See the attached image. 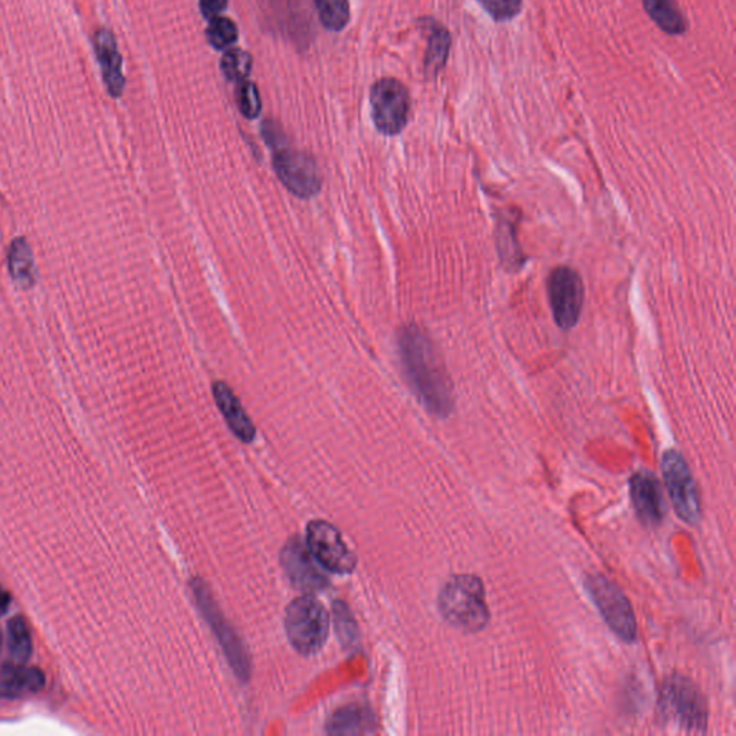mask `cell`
<instances>
[{"mask_svg": "<svg viewBox=\"0 0 736 736\" xmlns=\"http://www.w3.org/2000/svg\"><path fill=\"white\" fill-rule=\"evenodd\" d=\"M399 352L406 377L425 409L448 418L453 409V387L447 368L423 329L409 324L400 329Z\"/></svg>", "mask_w": 736, "mask_h": 736, "instance_id": "1", "label": "cell"}, {"mask_svg": "<svg viewBox=\"0 0 736 736\" xmlns=\"http://www.w3.org/2000/svg\"><path fill=\"white\" fill-rule=\"evenodd\" d=\"M438 604L443 619L462 632H481L491 619L485 585L478 575H453L440 590Z\"/></svg>", "mask_w": 736, "mask_h": 736, "instance_id": "2", "label": "cell"}, {"mask_svg": "<svg viewBox=\"0 0 736 736\" xmlns=\"http://www.w3.org/2000/svg\"><path fill=\"white\" fill-rule=\"evenodd\" d=\"M285 631L295 651L304 656L316 655L328 638L326 607L309 595L294 600L285 613Z\"/></svg>", "mask_w": 736, "mask_h": 736, "instance_id": "3", "label": "cell"}, {"mask_svg": "<svg viewBox=\"0 0 736 736\" xmlns=\"http://www.w3.org/2000/svg\"><path fill=\"white\" fill-rule=\"evenodd\" d=\"M585 590L612 632L623 642L636 641V617H634L631 602L619 585L602 574H592L585 577Z\"/></svg>", "mask_w": 736, "mask_h": 736, "instance_id": "4", "label": "cell"}, {"mask_svg": "<svg viewBox=\"0 0 736 736\" xmlns=\"http://www.w3.org/2000/svg\"><path fill=\"white\" fill-rule=\"evenodd\" d=\"M662 712L667 720L691 733H705L708 709L701 691L686 677H671L662 692Z\"/></svg>", "mask_w": 736, "mask_h": 736, "instance_id": "5", "label": "cell"}, {"mask_svg": "<svg viewBox=\"0 0 736 736\" xmlns=\"http://www.w3.org/2000/svg\"><path fill=\"white\" fill-rule=\"evenodd\" d=\"M370 103L376 129L385 135L403 132L409 123L410 92L403 82L381 79L371 86Z\"/></svg>", "mask_w": 736, "mask_h": 736, "instance_id": "6", "label": "cell"}, {"mask_svg": "<svg viewBox=\"0 0 736 736\" xmlns=\"http://www.w3.org/2000/svg\"><path fill=\"white\" fill-rule=\"evenodd\" d=\"M662 472L677 515L686 524H696L701 520L699 492L685 458L676 450H667L663 454Z\"/></svg>", "mask_w": 736, "mask_h": 736, "instance_id": "7", "label": "cell"}, {"mask_svg": "<svg viewBox=\"0 0 736 736\" xmlns=\"http://www.w3.org/2000/svg\"><path fill=\"white\" fill-rule=\"evenodd\" d=\"M273 164L276 176L293 195L313 198L321 191V174L316 160L309 154L283 144L274 149Z\"/></svg>", "mask_w": 736, "mask_h": 736, "instance_id": "8", "label": "cell"}, {"mask_svg": "<svg viewBox=\"0 0 736 736\" xmlns=\"http://www.w3.org/2000/svg\"><path fill=\"white\" fill-rule=\"evenodd\" d=\"M305 545L314 560L334 574H350L356 570L355 552L348 549L341 532L327 521L309 522Z\"/></svg>", "mask_w": 736, "mask_h": 736, "instance_id": "9", "label": "cell"}, {"mask_svg": "<svg viewBox=\"0 0 736 736\" xmlns=\"http://www.w3.org/2000/svg\"><path fill=\"white\" fill-rule=\"evenodd\" d=\"M546 290L556 326L563 329L577 326L584 304V285L580 275L569 266H559L550 274Z\"/></svg>", "mask_w": 736, "mask_h": 736, "instance_id": "10", "label": "cell"}, {"mask_svg": "<svg viewBox=\"0 0 736 736\" xmlns=\"http://www.w3.org/2000/svg\"><path fill=\"white\" fill-rule=\"evenodd\" d=\"M193 593L197 600L198 605L203 610V614L207 622L212 624V627L215 628L216 636L219 638L222 646L226 653L227 661H229L231 666L234 667V671L241 681L249 679V657L246 656L244 644L237 637L234 628L227 624L224 616H222L219 609L216 607V603L212 600V594L207 585L201 580H196L193 583Z\"/></svg>", "mask_w": 736, "mask_h": 736, "instance_id": "11", "label": "cell"}, {"mask_svg": "<svg viewBox=\"0 0 736 736\" xmlns=\"http://www.w3.org/2000/svg\"><path fill=\"white\" fill-rule=\"evenodd\" d=\"M280 564L290 583L304 592L314 593L327 587L328 581L314 563V556L307 545L295 536L285 544L280 552Z\"/></svg>", "mask_w": 736, "mask_h": 736, "instance_id": "12", "label": "cell"}, {"mask_svg": "<svg viewBox=\"0 0 736 736\" xmlns=\"http://www.w3.org/2000/svg\"><path fill=\"white\" fill-rule=\"evenodd\" d=\"M92 43H94V53L101 75H103L105 90L113 99H120L125 89V76L117 38L109 28H100L94 33Z\"/></svg>", "mask_w": 736, "mask_h": 736, "instance_id": "13", "label": "cell"}, {"mask_svg": "<svg viewBox=\"0 0 736 736\" xmlns=\"http://www.w3.org/2000/svg\"><path fill=\"white\" fill-rule=\"evenodd\" d=\"M634 511L643 524L658 525L665 518L666 502L661 483L648 472L634 473L631 479Z\"/></svg>", "mask_w": 736, "mask_h": 736, "instance_id": "14", "label": "cell"}, {"mask_svg": "<svg viewBox=\"0 0 736 736\" xmlns=\"http://www.w3.org/2000/svg\"><path fill=\"white\" fill-rule=\"evenodd\" d=\"M213 397L221 413L224 415L227 426L237 439L244 443L254 442L256 438L255 425L237 399L231 387L224 381H216L212 387Z\"/></svg>", "mask_w": 736, "mask_h": 736, "instance_id": "15", "label": "cell"}, {"mask_svg": "<svg viewBox=\"0 0 736 736\" xmlns=\"http://www.w3.org/2000/svg\"><path fill=\"white\" fill-rule=\"evenodd\" d=\"M43 686L45 675L38 667H25L14 662L0 667V697L4 699L38 694Z\"/></svg>", "mask_w": 736, "mask_h": 736, "instance_id": "16", "label": "cell"}, {"mask_svg": "<svg viewBox=\"0 0 736 736\" xmlns=\"http://www.w3.org/2000/svg\"><path fill=\"white\" fill-rule=\"evenodd\" d=\"M9 274L13 283L21 289H31L37 284V269L33 263L31 246L25 237H17L12 241L8 251Z\"/></svg>", "mask_w": 736, "mask_h": 736, "instance_id": "17", "label": "cell"}, {"mask_svg": "<svg viewBox=\"0 0 736 736\" xmlns=\"http://www.w3.org/2000/svg\"><path fill=\"white\" fill-rule=\"evenodd\" d=\"M644 11L663 32L684 35L687 22L675 0H643Z\"/></svg>", "mask_w": 736, "mask_h": 736, "instance_id": "18", "label": "cell"}, {"mask_svg": "<svg viewBox=\"0 0 736 736\" xmlns=\"http://www.w3.org/2000/svg\"><path fill=\"white\" fill-rule=\"evenodd\" d=\"M452 38L447 28L439 22L429 23L428 50L425 55V71L429 76H436L447 65Z\"/></svg>", "mask_w": 736, "mask_h": 736, "instance_id": "19", "label": "cell"}, {"mask_svg": "<svg viewBox=\"0 0 736 736\" xmlns=\"http://www.w3.org/2000/svg\"><path fill=\"white\" fill-rule=\"evenodd\" d=\"M370 712L361 706H347L337 711L328 720L327 730L331 735H360L371 733Z\"/></svg>", "mask_w": 736, "mask_h": 736, "instance_id": "20", "label": "cell"}, {"mask_svg": "<svg viewBox=\"0 0 736 736\" xmlns=\"http://www.w3.org/2000/svg\"><path fill=\"white\" fill-rule=\"evenodd\" d=\"M8 651L14 663L25 665L32 655V638L28 624L21 616L8 623Z\"/></svg>", "mask_w": 736, "mask_h": 736, "instance_id": "21", "label": "cell"}, {"mask_svg": "<svg viewBox=\"0 0 736 736\" xmlns=\"http://www.w3.org/2000/svg\"><path fill=\"white\" fill-rule=\"evenodd\" d=\"M319 21L333 32H340L348 25L351 18L348 0H314Z\"/></svg>", "mask_w": 736, "mask_h": 736, "instance_id": "22", "label": "cell"}, {"mask_svg": "<svg viewBox=\"0 0 736 736\" xmlns=\"http://www.w3.org/2000/svg\"><path fill=\"white\" fill-rule=\"evenodd\" d=\"M252 65H254V60H252L251 53L239 50V48L226 51L221 60L222 74L231 82L248 80Z\"/></svg>", "mask_w": 736, "mask_h": 736, "instance_id": "23", "label": "cell"}, {"mask_svg": "<svg viewBox=\"0 0 736 736\" xmlns=\"http://www.w3.org/2000/svg\"><path fill=\"white\" fill-rule=\"evenodd\" d=\"M206 38L215 50L222 51L236 43L239 31H237V27L232 19L217 17L212 19L209 27H207Z\"/></svg>", "mask_w": 736, "mask_h": 736, "instance_id": "24", "label": "cell"}, {"mask_svg": "<svg viewBox=\"0 0 736 736\" xmlns=\"http://www.w3.org/2000/svg\"><path fill=\"white\" fill-rule=\"evenodd\" d=\"M235 99L237 109L244 117L249 120L259 117L260 111H263V101H260L259 91L254 82L248 80L237 82Z\"/></svg>", "mask_w": 736, "mask_h": 736, "instance_id": "25", "label": "cell"}, {"mask_svg": "<svg viewBox=\"0 0 736 736\" xmlns=\"http://www.w3.org/2000/svg\"><path fill=\"white\" fill-rule=\"evenodd\" d=\"M498 22L510 21L522 9V0H478Z\"/></svg>", "mask_w": 736, "mask_h": 736, "instance_id": "26", "label": "cell"}, {"mask_svg": "<svg viewBox=\"0 0 736 736\" xmlns=\"http://www.w3.org/2000/svg\"><path fill=\"white\" fill-rule=\"evenodd\" d=\"M334 614H336L338 636L341 637L343 643L347 644V646H355L357 628L350 612H348V609L343 603H336L334 605Z\"/></svg>", "mask_w": 736, "mask_h": 736, "instance_id": "27", "label": "cell"}, {"mask_svg": "<svg viewBox=\"0 0 736 736\" xmlns=\"http://www.w3.org/2000/svg\"><path fill=\"white\" fill-rule=\"evenodd\" d=\"M227 8V0H201V12L203 18L212 21Z\"/></svg>", "mask_w": 736, "mask_h": 736, "instance_id": "28", "label": "cell"}, {"mask_svg": "<svg viewBox=\"0 0 736 736\" xmlns=\"http://www.w3.org/2000/svg\"><path fill=\"white\" fill-rule=\"evenodd\" d=\"M11 600V595H9L8 592H4V590L0 587V616H3V614L8 612Z\"/></svg>", "mask_w": 736, "mask_h": 736, "instance_id": "29", "label": "cell"}, {"mask_svg": "<svg viewBox=\"0 0 736 736\" xmlns=\"http://www.w3.org/2000/svg\"><path fill=\"white\" fill-rule=\"evenodd\" d=\"M0 644H2V633H0Z\"/></svg>", "mask_w": 736, "mask_h": 736, "instance_id": "30", "label": "cell"}]
</instances>
